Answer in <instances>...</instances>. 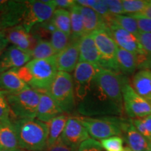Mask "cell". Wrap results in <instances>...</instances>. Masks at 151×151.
Returning a JSON list of instances; mask_svg holds the SVG:
<instances>
[{
    "label": "cell",
    "instance_id": "cell-25",
    "mask_svg": "<svg viewBox=\"0 0 151 151\" xmlns=\"http://www.w3.org/2000/svg\"><path fill=\"white\" fill-rule=\"evenodd\" d=\"M68 118L69 117L67 116H66L65 114H62L53 118L48 123H46L48 128L47 146L53 144L57 140L61 138Z\"/></svg>",
    "mask_w": 151,
    "mask_h": 151
},
{
    "label": "cell",
    "instance_id": "cell-5",
    "mask_svg": "<svg viewBox=\"0 0 151 151\" xmlns=\"http://www.w3.org/2000/svg\"><path fill=\"white\" fill-rule=\"evenodd\" d=\"M64 113L70 114L76 106L74 85L70 73L58 71L47 92Z\"/></svg>",
    "mask_w": 151,
    "mask_h": 151
},
{
    "label": "cell",
    "instance_id": "cell-13",
    "mask_svg": "<svg viewBox=\"0 0 151 151\" xmlns=\"http://www.w3.org/2000/svg\"><path fill=\"white\" fill-rule=\"evenodd\" d=\"M32 60L30 52L15 46H8L0 57V71L17 69L23 67Z\"/></svg>",
    "mask_w": 151,
    "mask_h": 151
},
{
    "label": "cell",
    "instance_id": "cell-39",
    "mask_svg": "<svg viewBox=\"0 0 151 151\" xmlns=\"http://www.w3.org/2000/svg\"><path fill=\"white\" fill-rule=\"evenodd\" d=\"M77 150L78 149H75L68 146L62 141L61 138H60L53 144L47 146L44 151H77Z\"/></svg>",
    "mask_w": 151,
    "mask_h": 151
},
{
    "label": "cell",
    "instance_id": "cell-3",
    "mask_svg": "<svg viewBox=\"0 0 151 151\" xmlns=\"http://www.w3.org/2000/svg\"><path fill=\"white\" fill-rule=\"evenodd\" d=\"M16 129L19 147L28 151H44L47 148L48 128L37 118L11 121Z\"/></svg>",
    "mask_w": 151,
    "mask_h": 151
},
{
    "label": "cell",
    "instance_id": "cell-17",
    "mask_svg": "<svg viewBox=\"0 0 151 151\" xmlns=\"http://www.w3.org/2000/svg\"><path fill=\"white\" fill-rule=\"evenodd\" d=\"M79 62L101 67L99 51L91 34L84 35L79 40Z\"/></svg>",
    "mask_w": 151,
    "mask_h": 151
},
{
    "label": "cell",
    "instance_id": "cell-9",
    "mask_svg": "<svg viewBox=\"0 0 151 151\" xmlns=\"http://www.w3.org/2000/svg\"><path fill=\"white\" fill-rule=\"evenodd\" d=\"M56 9L55 0L25 1L22 25L28 32H30L35 25L50 20Z\"/></svg>",
    "mask_w": 151,
    "mask_h": 151
},
{
    "label": "cell",
    "instance_id": "cell-35",
    "mask_svg": "<svg viewBox=\"0 0 151 151\" xmlns=\"http://www.w3.org/2000/svg\"><path fill=\"white\" fill-rule=\"evenodd\" d=\"M77 151H103V148L100 142L90 138L81 143Z\"/></svg>",
    "mask_w": 151,
    "mask_h": 151
},
{
    "label": "cell",
    "instance_id": "cell-10",
    "mask_svg": "<svg viewBox=\"0 0 151 151\" xmlns=\"http://www.w3.org/2000/svg\"><path fill=\"white\" fill-rule=\"evenodd\" d=\"M122 94L124 111L130 118H143L151 115L150 106L137 94L124 75H122Z\"/></svg>",
    "mask_w": 151,
    "mask_h": 151
},
{
    "label": "cell",
    "instance_id": "cell-44",
    "mask_svg": "<svg viewBox=\"0 0 151 151\" xmlns=\"http://www.w3.org/2000/svg\"><path fill=\"white\" fill-rule=\"evenodd\" d=\"M8 1H4V0H0V14L4 10V9L6 6Z\"/></svg>",
    "mask_w": 151,
    "mask_h": 151
},
{
    "label": "cell",
    "instance_id": "cell-33",
    "mask_svg": "<svg viewBox=\"0 0 151 151\" xmlns=\"http://www.w3.org/2000/svg\"><path fill=\"white\" fill-rule=\"evenodd\" d=\"M101 147L105 151H123V139L120 136L102 139L100 141Z\"/></svg>",
    "mask_w": 151,
    "mask_h": 151
},
{
    "label": "cell",
    "instance_id": "cell-49",
    "mask_svg": "<svg viewBox=\"0 0 151 151\" xmlns=\"http://www.w3.org/2000/svg\"><path fill=\"white\" fill-rule=\"evenodd\" d=\"M2 31V29H1V24H0V32Z\"/></svg>",
    "mask_w": 151,
    "mask_h": 151
},
{
    "label": "cell",
    "instance_id": "cell-16",
    "mask_svg": "<svg viewBox=\"0 0 151 151\" xmlns=\"http://www.w3.org/2000/svg\"><path fill=\"white\" fill-rule=\"evenodd\" d=\"M24 9L25 1H8L4 10L0 14L1 29L22 24Z\"/></svg>",
    "mask_w": 151,
    "mask_h": 151
},
{
    "label": "cell",
    "instance_id": "cell-24",
    "mask_svg": "<svg viewBox=\"0 0 151 151\" xmlns=\"http://www.w3.org/2000/svg\"><path fill=\"white\" fill-rule=\"evenodd\" d=\"M117 64L120 73L126 76L133 74L137 69L134 55L119 47L117 51Z\"/></svg>",
    "mask_w": 151,
    "mask_h": 151
},
{
    "label": "cell",
    "instance_id": "cell-27",
    "mask_svg": "<svg viewBox=\"0 0 151 151\" xmlns=\"http://www.w3.org/2000/svg\"><path fill=\"white\" fill-rule=\"evenodd\" d=\"M69 12L71 17V39L79 41L85 35V32L83 19L77 4L72 7L69 10Z\"/></svg>",
    "mask_w": 151,
    "mask_h": 151
},
{
    "label": "cell",
    "instance_id": "cell-6",
    "mask_svg": "<svg viewBox=\"0 0 151 151\" xmlns=\"http://www.w3.org/2000/svg\"><path fill=\"white\" fill-rule=\"evenodd\" d=\"M86 128L90 136L95 140H102L122 134L123 119L115 116L92 118L87 116H75Z\"/></svg>",
    "mask_w": 151,
    "mask_h": 151
},
{
    "label": "cell",
    "instance_id": "cell-11",
    "mask_svg": "<svg viewBox=\"0 0 151 151\" xmlns=\"http://www.w3.org/2000/svg\"><path fill=\"white\" fill-rule=\"evenodd\" d=\"M101 67L86 62H78L73 71V81L76 104L81 102L88 93L92 81Z\"/></svg>",
    "mask_w": 151,
    "mask_h": 151
},
{
    "label": "cell",
    "instance_id": "cell-47",
    "mask_svg": "<svg viewBox=\"0 0 151 151\" xmlns=\"http://www.w3.org/2000/svg\"><path fill=\"white\" fill-rule=\"evenodd\" d=\"M0 151H10V150H6V149H3V148H0Z\"/></svg>",
    "mask_w": 151,
    "mask_h": 151
},
{
    "label": "cell",
    "instance_id": "cell-46",
    "mask_svg": "<svg viewBox=\"0 0 151 151\" xmlns=\"http://www.w3.org/2000/svg\"><path fill=\"white\" fill-rule=\"evenodd\" d=\"M123 151H133V150H132L129 147H125V148H124Z\"/></svg>",
    "mask_w": 151,
    "mask_h": 151
},
{
    "label": "cell",
    "instance_id": "cell-15",
    "mask_svg": "<svg viewBox=\"0 0 151 151\" xmlns=\"http://www.w3.org/2000/svg\"><path fill=\"white\" fill-rule=\"evenodd\" d=\"M58 71L70 73L79 62V41L71 40L69 44L55 55Z\"/></svg>",
    "mask_w": 151,
    "mask_h": 151
},
{
    "label": "cell",
    "instance_id": "cell-12",
    "mask_svg": "<svg viewBox=\"0 0 151 151\" xmlns=\"http://www.w3.org/2000/svg\"><path fill=\"white\" fill-rule=\"evenodd\" d=\"M90 135L83 124L76 117H69L62 133L61 139L68 146L78 149L79 146L87 139Z\"/></svg>",
    "mask_w": 151,
    "mask_h": 151
},
{
    "label": "cell",
    "instance_id": "cell-20",
    "mask_svg": "<svg viewBox=\"0 0 151 151\" xmlns=\"http://www.w3.org/2000/svg\"><path fill=\"white\" fill-rule=\"evenodd\" d=\"M132 86L151 107V70H139L132 78Z\"/></svg>",
    "mask_w": 151,
    "mask_h": 151
},
{
    "label": "cell",
    "instance_id": "cell-23",
    "mask_svg": "<svg viewBox=\"0 0 151 151\" xmlns=\"http://www.w3.org/2000/svg\"><path fill=\"white\" fill-rule=\"evenodd\" d=\"M19 148L16 129L11 121L0 122V148L10 151Z\"/></svg>",
    "mask_w": 151,
    "mask_h": 151
},
{
    "label": "cell",
    "instance_id": "cell-38",
    "mask_svg": "<svg viewBox=\"0 0 151 151\" xmlns=\"http://www.w3.org/2000/svg\"><path fill=\"white\" fill-rule=\"evenodd\" d=\"M106 3L108 6L109 12L112 16L122 15L124 14L122 1H120V0H106Z\"/></svg>",
    "mask_w": 151,
    "mask_h": 151
},
{
    "label": "cell",
    "instance_id": "cell-29",
    "mask_svg": "<svg viewBox=\"0 0 151 151\" xmlns=\"http://www.w3.org/2000/svg\"><path fill=\"white\" fill-rule=\"evenodd\" d=\"M112 19L113 21L122 29L126 30L128 32L132 34L137 38L139 37L141 32L139 31L137 20L134 18L129 16H126V15L123 14L112 16Z\"/></svg>",
    "mask_w": 151,
    "mask_h": 151
},
{
    "label": "cell",
    "instance_id": "cell-4",
    "mask_svg": "<svg viewBox=\"0 0 151 151\" xmlns=\"http://www.w3.org/2000/svg\"><path fill=\"white\" fill-rule=\"evenodd\" d=\"M6 97L10 109L11 121L36 118L40 92L28 88L16 93H6Z\"/></svg>",
    "mask_w": 151,
    "mask_h": 151
},
{
    "label": "cell",
    "instance_id": "cell-14",
    "mask_svg": "<svg viewBox=\"0 0 151 151\" xmlns=\"http://www.w3.org/2000/svg\"><path fill=\"white\" fill-rule=\"evenodd\" d=\"M9 43L22 50L30 52L39 41L28 32L22 24L2 30Z\"/></svg>",
    "mask_w": 151,
    "mask_h": 151
},
{
    "label": "cell",
    "instance_id": "cell-34",
    "mask_svg": "<svg viewBox=\"0 0 151 151\" xmlns=\"http://www.w3.org/2000/svg\"><path fill=\"white\" fill-rule=\"evenodd\" d=\"M11 121L9 109L6 92L0 91V122Z\"/></svg>",
    "mask_w": 151,
    "mask_h": 151
},
{
    "label": "cell",
    "instance_id": "cell-22",
    "mask_svg": "<svg viewBox=\"0 0 151 151\" xmlns=\"http://www.w3.org/2000/svg\"><path fill=\"white\" fill-rule=\"evenodd\" d=\"M77 6L83 19L85 35H90L100 28L106 27L104 19L93 9L78 4Z\"/></svg>",
    "mask_w": 151,
    "mask_h": 151
},
{
    "label": "cell",
    "instance_id": "cell-42",
    "mask_svg": "<svg viewBox=\"0 0 151 151\" xmlns=\"http://www.w3.org/2000/svg\"><path fill=\"white\" fill-rule=\"evenodd\" d=\"M141 119H142L143 124H144L145 127H146V129L149 134V137H150V141H149L148 142H150L151 141V115H149V116Z\"/></svg>",
    "mask_w": 151,
    "mask_h": 151
},
{
    "label": "cell",
    "instance_id": "cell-43",
    "mask_svg": "<svg viewBox=\"0 0 151 151\" xmlns=\"http://www.w3.org/2000/svg\"><path fill=\"white\" fill-rule=\"evenodd\" d=\"M135 15L143 16V17H146V18L151 19V1H149L148 5L146 6V8L143 9L141 12Z\"/></svg>",
    "mask_w": 151,
    "mask_h": 151
},
{
    "label": "cell",
    "instance_id": "cell-28",
    "mask_svg": "<svg viewBox=\"0 0 151 151\" xmlns=\"http://www.w3.org/2000/svg\"><path fill=\"white\" fill-rule=\"evenodd\" d=\"M30 54L32 60L48 59L56 55L50 42L48 40H39Z\"/></svg>",
    "mask_w": 151,
    "mask_h": 151
},
{
    "label": "cell",
    "instance_id": "cell-31",
    "mask_svg": "<svg viewBox=\"0 0 151 151\" xmlns=\"http://www.w3.org/2000/svg\"><path fill=\"white\" fill-rule=\"evenodd\" d=\"M138 39L145 53L144 69L151 70V34L140 32Z\"/></svg>",
    "mask_w": 151,
    "mask_h": 151
},
{
    "label": "cell",
    "instance_id": "cell-19",
    "mask_svg": "<svg viewBox=\"0 0 151 151\" xmlns=\"http://www.w3.org/2000/svg\"><path fill=\"white\" fill-rule=\"evenodd\" d=\"M122 131L125 132L129 148L132 150L146 151L149 149L148 140L136 129L132 120H122Z\"/></svg>",
    "mask_w": 151,
    "mask_h": 151
},
{
    "label": "cell",
    "instance_id": "cell-26",
    "mask_svg": "<svg viewBox=\"0 0 151 151\" xmlns=\"http://www.w3.org/2000/svg\"><path fill=\"white\" fill-rule=\"evenodd\" d=\"M50 21L56 29L71 36V17L69 11L57 9Z\"/></svg>",
    "mask_w": 151,
    "mask_h": 151
},
{
    "label": "cell",
    "instance_id": "cell-48",
    "mask_svg": "<svg viewBox=\"0 0 151 151\" xmlns=\"http://www.w3.org/2000/svg\"><path fill=\"white\" fill-rule=\"evenodd\" d=\"M149 143V148L151 149V141L150 142H148Z\"/></svg>",
    "mask_w": 151,
    "mask_h": 151
},
{
    "label": "cell",
    "instance_id": "cell-40",
    "mask_svg": "<svg viewBox=\"0 0 151 151\" xmlns=\"http://www.w3.org/2000/svg\"><path fill=\"white\" fill-rule=\"evenodd\" d=\"M55 3L56 4L57 9H65V10H67V9L70 10L76 4V1L73 0H55Z\"/></svg>",
    "mask_w": 151,
    "mask_h": 151
},
{
    "label": "cell",
    "instance_id": "cell-37",
    "mask_svg": "<svg viewBox=\"0 0 151 151\" xmlns=\"http://www.w3.org/2000/svg\"><path fill=\"white\" fill-rule=\"evenodd\" d=\"M137 20L139 31L143 33L151 34V19L137 15H128Z\"/></svg>",
    "mask_w": 151,
    "mask_h": 151
},
{
    "label": "cell",
    "instance_id": "cell-21",
    "mask_svg": "<svg viewBox=\"0 0 151 151\" xmlns=\"http://www.w3.org/2000/svg\"><path fill=\"white\" fill-rule=\"evenodd\" d=\"M29 88L20 78L16 69L4 71L0 74V91L16 93Z\"/></svg>",
    "mask_w": 151,
    "mask_h": 151
},
{
    "label": "cell",
    "instance_id": "cell-1",
    "mask_svg": "<svg viewBox=\"0 0 151 151\" xmlns=\"http://www.w3.org/2000/svg\"><path fill=\"white\" fill-rule=\"evenodd\" d=\"M78 104L83 116H117L124 112L122 94V74L99 69L86 96Z\"/></svg>",
    "mask_w": 151,
    "mask_h": 151
},
{
    "label": "cell",
    "instance_id": "cell-41",
    "mask_svg": "<svg viewBox=\"0 0 151 151\" xmlns=\"http://www.w3.org/2000/svg\"><path fill=\"white\" fill-rule=\"evenodd\" d=\"M9 41L7 40L6 37H5L4 33L3 31L0 32V57L5 51V50L8 47Z\"/></svg>",
    "mask_w": 151,
    "mask_h": 151
},
{
    "label": "cell",
    "instance_id": "cell-7",
    "mask_svg": "<svg viewBox=\"0 0 151 151\" xmlns=\"http://www.w3.org/2000/svg\"><path fill=\"white\" fill-rule=\"evenodd\" d=\"M105 22L109 32L119 48L134 55L137 60V69L139 70L144 69L145 53L138 38L118 26L113 20L112 16L105 20Z\"/></svg>",
    "mask_w": 151,
    "mask_h": 151
},
{
    "label": "cell",
    "instance_id": "cell-8",
    "mask_svg": "<svg viewBox=\"0 0 151 151\" xmlns=\"http://www.w3.org/2000/svg\"><path fill=\"white\" fill-rule=\"evenodd\" d=\"M91 35L99 51L101 67L118 74H121L117 64L118 46L111 37L107 27L100 28Z\"/></svg>",
    "mask_w": 151,
    "mask_h": 151
},
{
    "label": "cell",
    "instance_id": "cell-18",
    "mask_svg": "<svg viewBox=\"0 0 151 151\" xmlns=\"http://www.w3.org/2000/svg\"><path fill=\"white\" fill-rule=\"evenodd\" d=\"M62 114H64L63 111L48 93H40L36 118L48 123L53 118Z\"/></svg>",
    "mask_w": 151,
    "mask_h": 151
},
{
    "label": "cell",
    "instance_id": "cell-36",
    "mask_svg": "<svg viewBox=\"0 0 151 151\" xmlns=\"http://www.w3.org/2000/svg\"><path fill=\"white\" fill-rule=\"evenodd\" d=\"M91 9L102 17L104 20H108L112 16V15L109 12L108 6L106 3V0H96L95 4L92 6Z\"/></svg>",
    "mask_w": 151,
    "mask_h": 151
},
{
    "label": "cell",
    "instance_id": "cell-50",
    "mask_svg": "<svg viewBox=\"0 0 151 151\" xmlns=\"http://www.w3.org/2000/svg\"><path fill=\"white\" fill-rule=\"evenodd\" d=\"M0 74H1V71H0Z\"/></svg>",
    "mask_w": 151,
    "mask_h": 151
},
{
    "label": "cell",
    "instance_id": "cell-30",
    "mask_svg": "<svg viewBox=\"0 0 151 151\" xmlns=\"http://www.w3.org/2000/svg\"><path fill=\"white\" fill-rule=\"evenodd\" d=\"M71 41L70 35L55 29L50 35V44L53 48L56 55L63 50Z\"/></svg>",
    "mask_w": 151,
    "mask_h": 151
},
{
    "label": "cell",
    "instance_id": "cell-2",
    "mask_svg": "<svg viewBox=\"0 0 151 151\" xmlns=\"http://www.w3.org/2000/svg\"><path fill=\"white\" fill-rule=\"evenodd\" d=\"M16 71L30 88L47 93L58 72L55 55L48 59L32 60Z\"/></svg>",
    "mask_w": 151,
    "mask_h": 151
},
{
    "label": "cell",
    "instance_id": "cell-45",
    "mask_svg": "<svg viewBox=\"0 0 151 151\" xmlns=\"http://www.w3.org/2000/svg\"><path fill=\"white\" fill-rule=\"evenodd\" d=\"M13 151H28V150H25V149L22 148H20V147H19V148H16V149H15V150H13Z\"/></svg>",
    "mask_w": 151,
    "mask_h": 151
},
{
    "label": "cell",
    "instance_id": "cell-32",
    "mask_svg": "<svg viewBox=\"0 0 151 151\" xmlns=\"http://www.w3.org/2000/svg\"><path fill=\"white\" fill-rule=\"evenodd\" d=\"M149 1L146 0H123L122 1L124 14L135 15L141 12L148 5Z\"/></svg>",
    "mask_w": 151,
    "mask_h": 151
}]
</instances>
